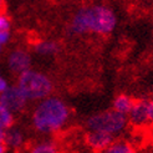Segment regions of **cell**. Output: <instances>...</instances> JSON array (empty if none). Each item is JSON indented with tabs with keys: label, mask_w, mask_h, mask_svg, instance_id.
Wrapping results in <instances>:
<instances>
[{
	"label": "cell",
	"mask_w": 153,
	"mask_h": 153,
	"mask_svg": "<svg viewBox=\"0 0 153 153\" xmlns=\"http://www.w3.org/2000/svg\"><path fill=\"white\" fill-rule=\"evenodd\" d=\"M129 122L136 127H143L149 122L148 117V101H134L132 108L128 112Z\"/></svg>",
	"instance_id": "8992f818"
},
{
	"label": "cell",
	"mask_w": 153,
	"mask_h": 153,
	"mask_svg": "<svg viewBox=\"0 0 153 153\" xmlns=\"http://www.w3.org/2000/svg\"><path fill=\"white\" fill-rule=\"evenodd\" d=\"M25 102L26 97L19 87H6L0 95V103L4 105L9 111H20L25 106Z\"/></svg>",
	"instance_id": "5b68a950"
},
{
	"label": "cell",
	"mask_w": 153,
	"mask_h": 153,
	"mask_svg": "<svg viewBox=\"0 0 153 153\" xmlns=\"http://www.w3.org/2000/svg\"><path fill=\"white\" fill-rule=\"evenodd\" d=\"M14 118L11 116L10 111L6 108L4 105L0 103V128H10V126L13 125Z\"/></svg>",
	"instance_id": "30bf717a"
},
{
	"label": "cell",
	"mask_w": 153,
	"mask_h": 153,
	"mask_svg": "<svg viewBox=\"0 0 153 153\" xmlns=\"http://www.w3.org/2000/svg\"><path fill=\"white\" fill-rule=\"evenodd\" d=\"M5 88H6V82L3 77H0V92H3Z\"/></svg>",
	"instance_id": "ac0fdd59"
},
{
	"label": "cell",
	"mask_w": 153,
	"mask_h": 153,
	"mask_svg": "<svg viewBox=\"0 0 153 153\" xmlns=\"http://www.w3.org/2000/svg\"><path fill=\"white\" fill-rule=\"evenodd\" d=\"M7 39H9V33H7V30H5V31H0V44L6 42Z\"/></svg>",
	"instance_id": "e0dca14e"
},
{
	"label": "cell",
	"mask_w": 153,
	"mask_h": 153,
	"mask_svg": "<svg viewBox=\"0 0 153 153\" xmlns=\"http://www.w3.org/2000/svg\"><path fill=\"white\" fill-rule=\"evenodd\" d=\"M148 117H149V122L153 123V98L151 101H148Z\"/></svg>",
	"instance_id": "2e32d148"
},
{
	"label": "cell",
	"mask_w": 153,
	"mask_h": 153,
	"mask_svg": "<svg viewBox=\"0 0 153 153\" xmlns=\"http://www.w3.org/2000/svg\"><path fill=\"white\" fill-rule=\"evenodd\" d=\"M34 153H55L56 149L51 144H39L33 149Z\"/></svg>",
	"instance_id": "5bb4252c"
},
{
	"label": "cell",
	"mask_w": 153,
	"mask_h": 153,
	"mask_svg": "<svg viewBox=\"0 0 153 153\" xmlns=\"http://www.w3.org/2000/svg\"><path fill=\"white\" fill-rule=\"evenodd\" d=\"M116 26V16L111 9L106 6L83 7L75 15L71 30L74 33L82 34L94 31L98 34H110Z\"/></svg>",
	"instance_id": "6da1fadb"
},
{
	"label": "cell",
	"mask_w": 153,
	"mask_h": 153,
	"mask_svg": "<svg viewBox=\"0 0 153 153\" xmlns=\"http://www.w3.org/2000/svg\"><path fill=\"white\" fill-rule=\"evenodd\" d=\"M10 27V22L9 19L4 15H0V31H5V30H9Z\"/></svg>",
	"instance_id": "9a60e30c"
},
{
	"label": "cell",
	"mask_w": 153,
	"mask_h": 153,
	"mask_svg": "<svg viewBox=\"0 0 153 153\" xmlns=\"http://www.w3.org/2000/svg\"><path fill=\"white\" fill-rule=\"evenodd\" d=\"M18 87L26 98L36 100L50 95L52 91V83L42 74L26 70L21 72Z\"/></svg>",
	"instance_id": "3957f363"
},
{
	"label": "cell",
	"mask_w": 153,
	"mask_h": 153,
	"mask_svg": "<svg viewBox=\"0 0 153 153\" xmlns=\"http://www.w3.org/2000/svg\"><path fill=\"white\" fill-rule=\"evenodd\" d=\"M30 66V56L25 51L16 50L9 57V67L14 72H24Z\"/></svg>",
	"instance_id": "ba28073f"
},
{
	"label": "cell",
	"mask_w": 153,
	"mask_h": 153,
	"mask_svg": "<svg viewBox=\"0 0 153 153\" xmlns=\"http://www.w3.org/2000/svg\"><path fill=\"white\" fill-rule=\"evenodd\" d=\"M5 149H6V146H5L3 142H0V153H4Z\"/></svg>",
	"instance_id": "d6986e66"
},
{
	"label": "cell",
	"mask_w": 153,
	"mask_h": 153,
	"mask_svg": "<svg viewBox=\"0 0 153 153\" xmlns=\"http://www.w3.org/2000/svg\"><path fill=\"white\" fill-rule=\"evenodd\" d=\"M126 125H127L126 114L116 110L95 114L87 121V126L91 131H101L111 134L122 131L126 127Z\"/></svg>",
	"instance_id": "277c9868"
},
{
	"label": "cell",
	"mask_w": 153,
	"mask_h": 153,
	"mask_svg": "<svg viewBox=\"0 0 153 153\" xmlns=\"http://www.w3.org/2000/svg\"><path fill=\"white\" fill-rule=\"evenodd\" d=\"M86 143L95 151H105L110 144L113 143V137L107 132L92 131L86 136Z\"/></svg>",
	"instance_id": "52a82bcc"
},
{
	"label": "cell",
	"mask_w": 153,
	"mask_h": 153,
	"mask_svg": "<svg viewBox=\"0 0 153 153\" xmlns=\"http://www.w3.org/2000/svg\"><path fill=\"white\" fill-rule=\"evenodd\" d=\"M105 151L107 153H132L133 148L127 143H112Z\"/></svg>",
	"instance_id": "8fae6325"
},
{
	"label": "cell",
	"mask_w": 153,
	"mask_h": 153,
	"mask_svg": "<svg viewBox=\"0 0 153 153\" xmlns=\"http://www.w3.org/2000/svg\"><path fill=\"white\" fill-rule=\"evenodd\" d=\"M133 102L134 101L131 97H128L126 95H120L113 102V108L116 111H118V112H121V113L127 114L129 112V110L132 108Z\"/></svg>",
	"instance_id": "9c48e42d"
},
{
	"label": "cell",
	"mask_w": 153,
	"mask_h": 153,
	"mask_svg": "<svg viewBox=\"0 0 153 153\" xmlns=\"http://www.w3.org/2000/svg\"><path fill=\"white\" fill-rule=\"evenodd\" d=\"M4 142L6 144H9L11 147H19L22 142V137L18 131H11L9 133H6L4 137Z\"/></svg>",
	"instance_id": "7c38bea8"
},
{
	"label": "cell",
	"mask_w": 153,
	"mask_h": 153,
	"mask_svg": "<svg viewBox=\"0 0 153 153\" xmlns=\"http://www.w3.org/2000/svg\"><path fill=\"white\" fill-rule=\"evenodd\" d=\"M35 50L42 55H50L57 51V45L53 42H39L35 46Z\"/></svg>",
	"instance_id": "4fadbf2b"
},
{
	"label": "cell",
	"mask_w": 153,
	"mask_h": 153,
	"mask_svg": "<svg viewBox=\"0 0 153 153\" xmlns=\"http://www.w3.org/2000/svg\"><path fill=\"white\" fill-rule=\"evenodd\" d=\"M4 137H5V133L3 131V128H0V142H4Z\"/></svg>",
	"instance_id": "ffe728a7"
},
{
	"label": "cell",
	"mask_w": 153,
	"mask_h": 153,
	"mask_svg": "<svg viewBox=\"0 0 153 153\" xmlns=\"http://www.w3.org/2000/svg\"><path fill=\"white\" fill-rule=\"evenodd\" d=\"M68 116V110L62 101L48 98L42 101L34 113V125L41 132H50L60 128Z\"/></svg>",
	"instance_id": "7a4b0ae2"
},
{
	"label": "cell",
	"mask_w": 153,
	"mask_h": 153,
	"mask_svg": "<svg viewBox=\"0 0 153 153\" xmlns=\"http://www.w3.org/2000/svg\"><path fill=\"white\" fill-rule=\"evenodd\" d=\"M0 50H1V44H0Z\"/></svg>",
	"instance_id": "44dd1931"
}]
</instances>
